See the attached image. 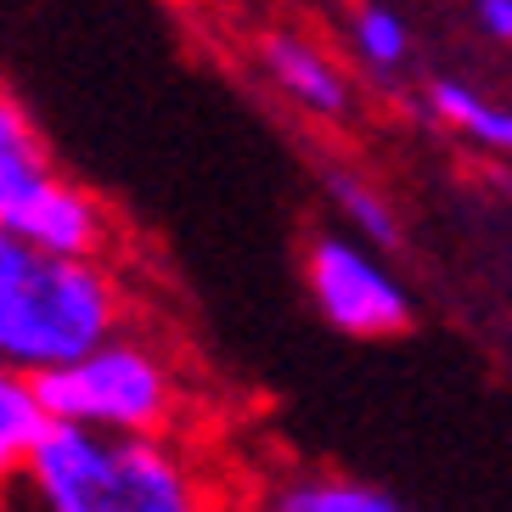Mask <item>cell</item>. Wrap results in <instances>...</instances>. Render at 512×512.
Returning <instances> with one entry per match:
<instances>
[{
    "mask_svg": "<svg viewBox=\"0 0 512 512\" xmlns=\"http://www.w3.org/2000/svg\"><path fill=\"white\" fill-rule=\"evenodd\" d=\"M40 512H226L237 479L186 434H102L51 422L29 456Z\"/></svg>",
    "mask_w": 512,
    "mask_h": 512,
    "instance_id": "1",
    "label": "cell"
},
{
    "mask_svg": "<svg viewBox=\"0 0 512 512\" xmlns=\"http://www.w3.org/2000/svg\"><path fill=\"white\" fill-rule=\"evenodd\" d=\"M136 321V287L119 259L57 254L0 226V366L46 377Z\"/></svg>",
    "mask_w": 512,
    "mask_h": 512,
    "instance_id": "2",
    "label": "cell"
},
{
    "mask_svg": "<svg viewBox=\"0 0 512 512\" xmlns=\"http://www.w3.org/2000/svg\"><path fill=\"white\" fill-rule=\"evenodd\" d=\"M51 422H79L102 434H192L197 394L192 366L164 332L124 321L68 366L34 377Z\"/></svg>",
    "mask_w": 512,
    "mask_h": 512,
    "instance_id": "3",
    "label": "cell"
},
{
    "mask_svg": "<svg viewBox=\"0 0 512 512\" xmlns=\"http://www.w3.org/2000/svg\"><path fill=\"white\" fill-rule=\"evenodd\" d=\"M0 226L57 254H124L113 209L62 169L46 130L12 91H0Z\"/></svg>",
    "mask_w": 512,
    "mask_h": 512,
    "instance_id": "4",
    "label": "cell"
},
{
    "mask_svg": "<svg viewBox=\"0 0 512 512\" xmlns=\"http://www.w3.org/2000/svg\"><path fill=\"white\" fill-rule=\"evenodd\" d=\"M304 287L332 332L344 338H400L411 332V293L361 237H310L304 248Z\"/></svg>",
    "mask_w": 512,
    "mask_h": 512,
    "instance_id": "5",
    "label": "cell"
},
{
    "mask_svg": "<svg viewBox=\"0 0 512 512\" xmlns=\"http://www.w3.org/2000/svg\"><path fill=\"white\" fill-rule=\"evenodd\" d=\"M254 62L259 74L271 79V91L310 124H349L355 107H361L349 68L299 29H265L254 40Z\"/></svg>",
    "mask_w": 512,
    "mask_h": 512,
    "instance_id": "6",
    "label": "cell"
},
{
    "mask_svg": "<svg viewBox=\"0 0 512 512\" xmlns=\"http://www.w3.org/2000/svg\"><path fill=\"white\" fill-rule=\"evenodd\" d=\"M237 496L254 512H417L383 484H366L338 467H265L254 484H237Z\"/></svg>",
    "mask_w": 512,
    "mask_h": 512,
    "instance_id": "7",
    "label": "cell"
},
{
    "mask_svg": "<svg viewBox=\"0 0 512 512\" xmlns=\"http://www.w3.org/2000/svg\"><path fill=\"white\" fill-rule=\"evenodd\" d=\"M422 113L439 119L451 136H462L467 147L512 164V107L496 102V96H484L479 85H467L456 74H434L422 85Z\"/></svg>",
    "mask_w": 512,
    "mask_h": 512,
    "instance_id": "8",
    "label": "cell"
},
{
    "mask_svg": "<svg viewBox=\"0 0 512 512\" xmlns=\"http://www.w3.org/2000/svg\"><path fill=\"white\" fill-rule=\"evenodd\" d=\"M46 428H51V411L40 400V383L29 372L0 366V496L12 484H23L29 456H34V445H40Z\"/></svg>",
    "mask_w": 512,
    "mask_h": 512,
    "instance_id": "9",
    "label": "cell"
},
{
    "mask_svg": "<svg viewBox=\"0 0 512 512\" xmlns=\"http://www.w3.org/2000/svg\"><path fill=\"white\" fill-rule=\"evenodd\" d=\"M349 51H355L361 68L394 79L406 74L411 57H417V34H411V23L394 12L389 0H355L349 6Z\"/></svg>",
    "mask_w": 512,
    "mask_h": 512,
    "instance_id": "10",
    "label": "cell"
},
{
    "mask_svg": "<svg viewBox=\"0 0 512 512\" xmlns=\"http://www.w3.org/2000/svg\"><path fill=\"white\" fill-rule=\"evenodd\" d=\"M327 197L332 209L349 220V231L366 242V248H377V254H389V248H400V214L389 209V197L377 192L372 181H366L361 169H344V164H327Z\"/></svg>",
    "mask_w": 512,
    "mask_h": 512,
    "instance_id": "11",
    "label": "cell"
},
{
    "mask_svg": "<svg viewBox=\"0 0 512 512\" xmlns=\"http://www.w3.org/2000/svg\"><path fill=\"white\" fill-rule=\"evenodd\" d=\"M473 23H479L484 40L512 51V0H473Z\"/></svg>",
    "mask_w": 512,
    "mask_h": 512,
    "instance_id": "12",
    "label": "cell"
},
{
    "mask_svg": "<svg viewBox=\"0 0 512 512\" xmlns=\"http://www.w3.org/2000/svg\"><path fill=\"white\" fill-rule=\"evenodd\" d=\"M226 512H254V507H248L242 496H231V501H226Z\"/></svg>",
    "mask_w": 512,
    "mask_h": 512,
    "instance_id": "13",
    "label": "cell"
},
{
    "mask_svg": "<svg viewBox=\"0 0 512 512\" xmlns=\"http://www.w3.org/2000/svg\"><path fill=\"white\" fill-rule=\"evenodd\" d=\"M496 186H507V197H512V175H496Z\"/></svg>",
    "mask_w": 512,
    "mask_h": 512,
    "instance_id": "14",
    "label": "cell"
}]
</instances>
